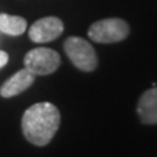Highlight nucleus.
<instances>
[{
    "instance_id": "1",
    "label": "nucleus",
    "mask_w": 157,
    "mask_h": 157,
    "mask_svg": "<svg viewBox=\"0 0 157 157\" xmlns=\"http://www.w3.org/2000/svg\"><path fill=\"white\" fill-rule=\"evenodd\" d=\"M60 126V113L51 102H38L28 107L22 115V134L29 143L43 147L55 136Z\"/></svg>"
},
{
    "instance_id": "2",
    "label": "nucleus",
    "mask_w": 157,
    "mask_h": 157,
    "mask_svg": "<svg viewBox=\"0 0 157 157\" xmlns=\"http://www.w3.org/2000/svg\"><path fill=\"white\" fill-rule=\"evenodd\" d=\"M63 47L71 63L80 71L92 72L97 68L98 58L96 50L84 38L75 36L68 37Z\"/></svg>"
},
{
    "instance_id": "3",
    "label": "nucleus",
    "mask_w": 157,
    "mask_h": 157,
    "mask_svg": "<svg viewBox=\"0 0 157 157\" xmlns=\"http://www.w3.org/2000/svg\"><path fill=\"white\" fill-rule=\"evenodd\" d=\"M130 34V26L124 20L111 17L100 20V21L93 22L88 36L93 42L97 43H115L121 42L124 38L128 37Z\"/></svg>"
},
{
    "instance_id": "4",
    "label": "nucleus",
    "mask_w": 157,
    "mask_h": 157,
    "mask_svg": "<svg viewBox=\"0 0 157 157\" xmlns=\"http://www.w3.org/2000/svg\"><path fill=\"white\" fill-rule=\"evenodd\" d=\"M24 66L34 76L50 75L60 66V55L51 48L37 47L24 56Z\"/></svg>"
},
{
    "instance_id": "5",
    "label": "nucleus",
    "mask_w": 157,
    "mask_h": 157,
    "mask_svg": "<svg viewBox=\"0 0 157 157\" xmlns=\"http://www.w3.org/2000/svg\"><path fill=\"white\" fill-rule=\"evenodd\" d=\"M64 24L55 16H47L37 20L29 29V38L36 43H46L62 36Z\"/></svg>"
},
{
    "instance_id": "6",
    "label": "nucleus",
    "mask_w": 157,
    "mask_h": 157,
    "mask_svg": "<svg viewBox=\"0 0 157 157\" xmlns=\"http://www.w3.org/2000/svg\"><path fill=\"white\" fill-rule=\"evenodd\" d=\"M36 76L26 68L17 71L13 76H11L4 84L0 86V96L3 98H11L18 96L20 93L25 92L28 88H30L34 82Z\"/></svg>"
},
{
    "instance_id": "7",
    "label": "nucleus",
    "mask_w": 157,
    "mask_h": 157,
    "mask_svg": "<svg viewBox=\"0 0 157 157\" xmlns=\"http://www.w3.org/2000/svg\"><path fill=\"white\" fill-rule=\"evenodd\" d=\"M137 115L141 123L157 124V86L144 92L137 102Z\"/></svg>"
},
{
    "instance_id": "8",
    "label": "nucleus",
    "mask_w": 157,
    "mask_h": 157,
    "mask_svg": "<svg viewBox=\"0 0 157 157\" xmlns=\"http://www.w3.org/2000/svg\"><path fill=\"white\" fill-rule=\"evenodd\" d=\"M28 22L21 16H12V14L2 13L0 14V32L12 37H17L24 34L26 30Z\"/></svg>"
},
{
    "instance_id": "9",
    "label": "nucleus",
    "mask_w": 157,
    "mask_h": 157,
    "mask_svg": "<svg viewBox=\"0 0 157 157\" xmlns=\"http://www.w3.org/2000/svg\"><path fill=\"white\" fill-rule=\"evenodd\" d=\"M8 59H9V55L6 51H0V68H3L4 66L7 64Z\"/></svg>"
}]
</instances>
